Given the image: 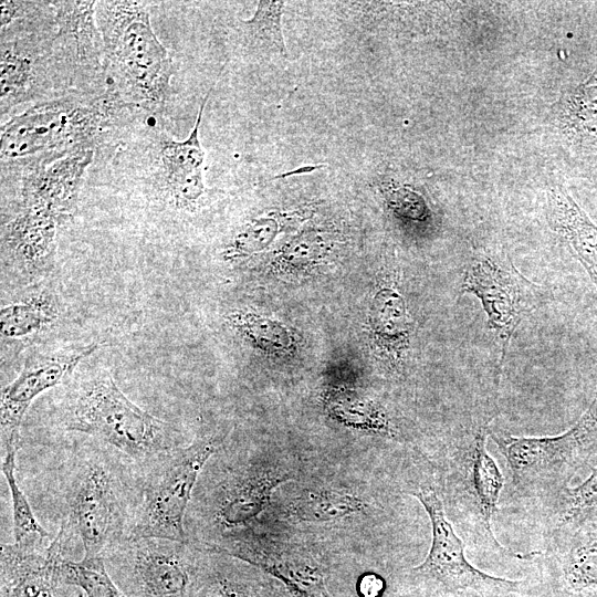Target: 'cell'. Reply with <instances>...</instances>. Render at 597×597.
I'll return each instance as SVG.
<instances>
[{
  "mask_svg": "<svg viewBox=\"0 0 597 597\" xmlns=\"http://www.w3.org/2000/svg\"><path fill=\"white\" fill-rule=\"evenodd\" d=\"M62 527L81 540L84 557H106L130 538L139 500V474L94 441L77 447L60 472Z\"/></svg>",
  "mask_w": 597,
  "mask_h": 597,
  "instance_id": "6da1fadb",
  "label": "cell"
},
{
  "mask_svg": "<svg viewBox=\"0 0 597 597\" xmlns=\"http://www.w3.org/2000/svg\"><path fill=\"white\" fill-rule=\"evenodd\" d=\"M62 427L87 434L138 474L181 447L175 428L134 404L107 371L83 379L69 392Z\"/></svg>",
  "mask_w": 597,
  "mask_h": 597,
  "instance_id": "7a4b0ae2",
  "label": "cell"
},
{
  "mask_svg": "<svg viewBox=\"0 0 597 597\" xmlns=\"http://www.w3.org/2000/svg\"><path fill=\"white\" fill-rule=\"evenodd\" d=\"M96 22L107 93L126 107L161 108L169 95L174 63L151 28L148 2H96Z\"/></svg>",
  "mask_w": 597,
  "mask_h": 597,
  "instance_id": "3957f363",
  "label": "cell"
},
{
  "mask_svg": "<svg viewBox=\"0 0 597 597\" xmlns=\"http://www.w3.org/2000/svg\"><path fill=\"white\" fill-rule=\"evenodd\" d=\"M122 107L107 93L90 100L63 96L32 105L1 126V163L23 160L27 170L78 149L93 148L112 111Z\"/></svg>",
  "mask_w": 597,
  "mask_h": 597,
  "instance_id": "277c9868",
  "label": "cell"
},
{
  "mask_svg": "<svg viewBox=\"0 0 597 597\" xmlns=\"http://www.w3.org/2000/svg\"><path fill=\"white\" fill-rule=\"evenodd\" d=\"M506 461L514 491L546 502L567 488L572 476L597 454V392L566 432L553 437H516L489 429Z\"/></svg>",
  "mask_w": 597,
  "mask_h": 597,
  "instance_id": "5b68a950",
  "label": "cell"
},
{
  "mask_svg": "<svg viewBox=\"0 0 597 597\" xmlns=\"http://www.w3.org/2000/svg\"><path fill=\"white\" fill-rule=\"evenodd\" d=\"M220 439L198 436L154 461L139 474V500L130 538L187 542L186 515L199 476Z\"/></svg>",
  "mask_w": 597,
  "mask_h": 597,
  "instance_id": "8992f818",
  "label": "cell"
},
{
  "mask_svg": "<svg viewBox=\"0 0 597 597\" xmlns=\"http://www.w3.org/2000/svg\"><path fill=\"white\" fill-rule=\"evenodd\" d=\"M486 434L488 423H482L459 438L447 463L444 495L457 525L476 546L515 557L493 533L492 521L504 479L486 451Z\"/></svg>",
  "mask_w": 597,
  "mask_h": 597,
  "instance_id": "52a82bcc",
  "label": "cell"
},
{
  "mask_svg": "<svg viewBox=\"0 0 597 597\" xmlns=\"http://www.w3.org/2000/svg\"><path fill=\"white\" fill-rule=\"evenodd\" d=\"M206 558L189 541L129 538L105 557L128 597H193Z\"/></svg>",
  "mask_w": 597,
  "mask_h": 597,
  "instance_id": "ba28073f",
  "label": "cell"
},
{
  "mask_svg": "<svg viewBox=\"0 0 597 597\" xmlns=\"http://www.w3.org/2000/svg\"><path fill=\"white\" fill-rule=\"evenodd\" d=\"M481 302L500 347V371L513 335L523 318L547 301V291L530 281L502 251L475 252L463 271L459 296Z\"/></svg>",
  "mask_w": 597,
  "mask_h": 597,
  "instance_id": "9c48e42d",
  "label": "cell"
},
{
  "mask_svg": "<svg viewBox=\"0 0 597 597\" xmlns=\"http://www.w3.org/2000/svg\"><path fill=\"white\" fill-rule=\"evenodd\" d=\"M425 507L431 523V545L422 563L412 568L416 577L446 594L476 591L500 595L516 591L520 582L490 576L470 564L464 545L447 516L442 498L434 486L410 492Z\"/></svg>",
  "mask_w": 597,
  "mask_h": 597,
  "instance_id": "30bf717a",
  "label": "cell"
},
{
  "mask_svg": "<svg viewBox=\"0 0 597 597\" xmlns=\"http://www.w3.org/2000/svg\"><path fill=\"white\" fill-rule=\"evenodd\" d=\"M213 547L211 552L237 558L273 576L290 597H334L328 586V566L308 548L243 530L222 536Z\"/></svg>",
  "mask_w": 597,
  "mask_h": 597,
  "instance_id": "8fae6325",
  "label": "cell"
},
{
  "mask_svg": "<svg viewBox=\"0 0 597 597\" xmlns=\"http://www.w3.org/2000/svg\"><path fill=\"white\" fill-rule=\"evenodd\" d=\"M98 347L77 344L30 356L17 377L1 390V451L15 452L22 446L21 426L31 404L44 391L70 377L78 364Z\"/></svg>",
  "mask_w": 597,
  "mask_h": 597,
  "instance_id": "7c38bea8",
  "label": "cell"
},
{
  "mask_svg": "<svg viewBox=\"0 0 597 597\" xmlns=\"http://www.w3.org/2000/svg\"><path fill=\"white\" fill-rule=\"evenodd\" d=\"M70 536L60 527L45 547L1 544V597H74L77 588L66 585L57 563L64 557Z\"/></svg>",
  "mask_w": 597,
  "mask_h": 597,
  "instance_id": "4fadbf2b",
  "label": "cell"
},
{
  "mask_svg": "<svg viewBox=\"0 0 597 597\" xmlns=\"http://www.w3.org/2000/svg\"><path fill=\"white\" fill-rule=\"evenodd\" d=\"M92 158L93 148H83L24 170L19 206L49 209L66 221L75 209Z\"/></svg>",
  "mask_w": 597,
  "mask_h": 597,
  "instance_id": "5bb4252c",
  "label": "cell"
},
{
  "mask_svg": "<svg viewBox=\"0 0 597 597\" xmlns=\"http://www.w3.org/2000/svg\"><path fill=\"white\" fill-rule=\"evenodd\" d=\"M289 479L287 473L261 464L232 472L217 494L212 513L216 524L231 532L248 524L268 506L273 491Z\"/></svg>",
  "mask_w": 597,
  "mask_h": 597,
  "instance_id": "9a60e30c",
  "label": "cell"
},
{
  "mask_svg": "<svg viewBox=\"0 0 597 597\" xmlns=\"http://www.w3.org/2000/svg\"><path fill=\"white\" fill-rule=\"evenodd\" d=\"M64 222L51 210L19 206L2 228V245L24 273L38 275L53 264L57 228Z\"/></svg>",
  "mask_w": 597,
  "mask_h": 597,
  "instance_id": "2e32d148",
  "label": "cell"
},
{
  "mask_svg": "<svg viewBox=\"0 0 597 597\" xmlns=\"http://www.w3.org/2000/svg\"><path fill=\"white\" fill-rule=\"evenodd\" d=\"M209 93L198 109L196 123L188 137L184 140L165 138L160 142L158 155L163 188L169 202L178 209H192L205 192V151L199 139V128Z\"/></svg>",
  "mask_w": 597,
  "mask_h": 597,
  "instance_id": "e0dca14e",
  "label": "cell"
},
{
  "mask_svg": "<svg viewBox=\"0 0 597 597\" xmlns=\"http://www.w3.org/2000/svg\"><path fill=\"white\" fill-rule=\"evenodd\" d=\"M44 44L1 33L0 111L1 118L12 108L40 97L45 90L44 67L49 53Z\"/></svg>",
  "mask_w": 597,
  "mask_h": 597,
  "instance_id": "ac0fdd59",
  "label": "cell"
},
{
  "mask_svg": "<svg viewBox=\"0 0 597 597\" xmlns=\"http://www.w3.org/2000/svg\"><path fill=\"white\" fill-rule=\"evenodd\" d=\"M556 530L553 553L567 586L574 590L597 587V515Z\"/></svg>",
  "mask_w": 597,
  "mask_h": 597,
  "instance_id": "d6986e66",
  "label": "cell"
},
{
  "mask_svg": "<svg viewBox=\"0 0 597 597\" xmlns=\"http://www.w3.org/2000/svg\"><path fill=\"white\" fill-rule=\"evenodd\" d=\"M548 222L597 287V226L562 187L548 191Z\"/></svg>",
  "mask_w": 597,
  "mask_h": 597,
  "instance_id": "ffe728a7",
  "label": "cell"
},
{
  "mask_svg": "<svg viewBox=\"0 0 597 597\" xmlns=\"http://www.w3.org/2000/svg\"><path fill=\"white\" fill-rule=\"evenodd\" d=\"M56 40L77 64H104L103 40L96 22V1H51Z\"/></svg>",
  "mask_w": 597,
  "mask_h": 597,
  "instance_id": "44dd1931",
  "label": "cell"
},
{
  "mask_svg": "<svg viewBox=\"0 0 597 597\" xmlns=\"http://www.w3.org/2000/svg\"><path fill=\"white\" fill-rule=\"evenodd\" d=\"M557 123L576 149L597 153V69L563 95L557 104Z\"/></svg>",
  "mask_w": 597,
  "mask_h": 597,
  "instance_id": "7402d4cb",
  "label": "cell"
},
{
  "mask_svg": "<svg viewBox=\"0 0 597 597\" xmlns=\"http://www.w3.org/2000/svg\"><path fill=\"white\" fill-rule=\"evenodd\" d=\"M371 323L378 347L394 364L400 363L410 345L413 323L405 298L394 285H384L376 293Z\"/></svg>",
  "mask_w": 597,
  "mask_h": 597,
  "instance_id": "603a6c76",
  "label": "cell"
},
{
  "mask_svg": "<svg viewBox=\"0 0 597 597\" xmlns=\"http://www.w3.org/2000/svg\"><path fill=\"white\" fill-rule=\"evenodd\" d=\"M193 597H290L277 587L245 567L206 558Z\"/></svg>",
  "mask_w": 597,
  "mask_h": 597,
  "instance_id": "cb8c5ba5",
  "label": "cell"
},
{
  "mask_svg": "<svg viewBox=\"0 0 597 597\" xmlns=\"http://www.w3.org/2000/svg\"><path fill=\"white\" fill-rule=\"evenodd\" d=\"M59 315L57 300L52 292L48 290L34 292L1 307V336L15 341L34 337L56 324Z\"/></svg>",
  "mask_w": 597,
  "mask_h": 597,
  "instance_id": "d4e9b609",
  "label": "cell"
},
{
  "mask_svg": "<svg viewBox=\"0 0 597 597\" xmlns=\"http://www.w3.org/2000/svg\"><path fill=\"white\" fill-rule=\"evenodd\" d=\"M365 502L357 495L336 489L306 490L290 504V514L304 522H328L358 513Z\"/></svg>",
  "mask_w": 597,
  "mask_h": 597,
  "instance_id": "484cf974",
  "label": "cell"
},
{
  "mask_svg": "<svg viewBox=\"0 0 597 597\" xmlns=\"http://www.w3.org/2000/svg\"><path fill=\"white\" fill-rule=\"evenodd\" d=\"M15 452L1 457V472L8 483L12 504L14 544L27 547H45L51 544L50 534L35 517L31 504L20 488L15 475Z\"/></svg>",
  "mask_w": 597,
  "mask_h": 597,
  "instance_id": "4316f807",
  "label": "cell"
},
{
  "mask_svg": "<svg viewBox=\"0 0 597 597\" xmlns=\"http://www.w3.org/2000/svg\"><path fill=\"white\" fill-rule=\"evenodd\" d=\"M57 568L63 582L86 597H128L112 578L104 557L83 556L80 561L61 557Z\"/></svg>",
  "mask_w": 597,
  "mask_h": 597,
  "instance_id": "83f0119b",
  "label": "cell"
},
{
  "mask_svg": "<svg viewBox=\"0 0 597 597\" xmlns=\"http://www.w3.org/2000/svg\"><path fill=\"white\" fill-rule=\"evenodd\" d=\"M328 407L336 418L349 426L388 438L399 433L389 413L371 401L342 395L332 397Z\"/></svg>",
  "mask_w": 597,
  "mask_h": 597,
  "instance_id": "f1b7e54d",
  "label": "cell"
},
{
  "mask_svg": "<svg viewBox=\"0 0 597 597\" xmlns=\"http://www.w3.org/2000/svg\"><path fill=\"white\" fill-rule=\"evenodd\" d=\"M556 519V527L575 523L597 513V468L576 488H565L546 501Z\"/></svg>",
  "mask_w": 597,
  "mask_h": 597,
  "instance_id": "f546056e",
  "label": "cell"
},
{
  "mask_svg": "<svg viewBox=\"0 0 597 597\" xmlns=\"http://www.w3.org/2000/svg\"><path fill=\"white\" fill-rule=\"evenodd\" d=\"M283 8V1H259L253 17L243 21V29L252 42L285 56L281 28Z\"/></svg>",
  "mask_w": 597,
  "mask_h": 597,
  "instance_id": "4dcf8cb0",
  "label": "cell"
},
{
  "mask_svg": "<svg viewBox=\"0 0 597 597\" xmlns=\"http://www.w3.org/2000/svg\"><path fill=\"white\" fill-rule=\"evenodd\" d=\"M384 197L389 209L402 222L416 226H429L432 212L418 192L407 187H385Z\"/></svg>",
  "mask_w": 597,
  "mask_h": 597,
  "instance_id": "1f68e13d",
  "label": "cell"
},
{
  "mask_svg": "<svg viewBox=\"0 0 597 597\" xmlns=\"http://www.w3.org/2000/svg\"><path fill=\"white\" fill-rule=\"evenodd\" d=\"M275 230L276 224L273 220L253 221L234 238L227 251V256L237 259L264 248L273 239Z\"/></svg>",
  "mask_w": 597,
  "mask_h": 597,
  "instance_id": "d6a6232c",
  "label": "cell"
},
{
  "mask_svg": "<svg viewBox=\"0 0 597 597\" xmlns=\"http://www.w3.org/2000/svg\"><path fill=\"white\" fill-rule=\"evenodd\" d=\"M384 588V579L375 573L363 574L357 582V591L360 597H380Z\"/></svg>",
  "mask_w": 597,
  "mask_h": 597,
  "instance_id": "836d02e7",
  "label": "cell"
},
{
  "mask_svg": "<svg viewBox=\"0 0 597 597\" xmlns=\"http://www.w3.org/2000/svg\"><path fill=\"white\" fill-rule=\"evenodd\" d=\"M429 597H448V594L439 590V593H436Z\"/></svg>",
  "mask_w": 597,
  "mask_h": 597,
  "instance_id": "e575fe53",
  "label": "cell"
},
{
  "mask_svg": "<svg viewBox=\"0 0 597 597\" xmlns=\"http://www.w3.org/2000/svg\"><path fill=\"white\" fill-rule=\"evenodd\" d=\"M74 597H86L80 589Z\"/></svg>",
  "mask_w": 597,
  "mask_h": 597,
  "instance_id": "d590c367",
  "label": "cell"
},
{
  "mask_svg": "<svg viewBox=\"0 0 597 597\" xmlns=\"http://www.w3.org/2000/svg\"><path fill=\"white\" fill-rule=\"evenodd\" d=\"M596 311H597V304H596ZM597 392V391H596Z\"/></svg>",
  "mask_w": 597,
  "mask_h": 597,
  "instance_id": "8d00e7d4",
  "label": "cell"
},
{
  "mask_svg": "<svg viewBox=\"0 0 597 597\" xmlns=\"http://www.w3.org/2000/svg\"><path fill=\"white\" fill-rule=\"evenodd\" d=\"M595 515H597V513Z\"/></svg>",
  "mask_w": 597,
  "mask_h": 597,
  "instance_id": "74e56055",
  "label": "cell"
}]
</instances>
